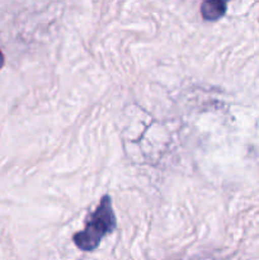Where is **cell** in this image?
<instances>
[{
    "label": "cell",
    "instance_id": "cell-1",
    "mask_svg": "<svg viewBox=\"0 0 259 260\" xmlns=\"http://www.w3.org/2000/svg\"><path fill=\"white\" fill-rule=\"evenodd\" d=\"M116 223L111 197L104 196L96 210L88 217L85 229L74 235V243L80 250H94L98 248L102 239L116 229Z\"/></svg>",
    "mask_w": 259,
    "mask_h": 260
},
{
    "label": "cell",
    "instance_id": "cell-2",
    "mask_svg": "<svg viewBox=\"0 0 259 260\" xmlns=\"http://www.w3.org/2000/svg\"><path fill=\"white\" fill-rule=\"evenodd\" d=\"M226 3L221 0H207L203 2L201 7V13L206 20H217L225 14Z\"/></svg>",
    "mask_w": 259,
    "mask_h": 260
},
{
    "label": "cell",
    "instance_id": "cell-3",
    "mask_svg": "<svg viewBox=\"0 0 259 260\" xmlns=\"http://www.w3.org/2000/svg\"><path fill=\"white\" fill-rule=\"evenodd\" d=\"M3 65H4V56H3L2 51H0V69L3 68Z\"/></svg>",
    "mask_w": 259,
    "mask_h": 260
}]
</instances>
